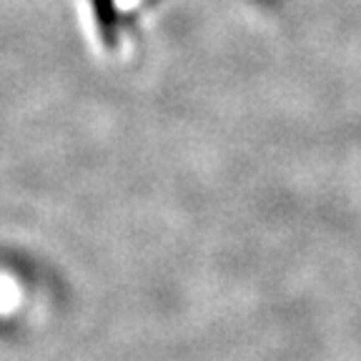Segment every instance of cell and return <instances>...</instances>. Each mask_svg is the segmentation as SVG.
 <instances>
[{"label":"cell","instance_id":"6da1fadb","mask_svg":"<svg viewBox=\"0 0 361 361\" xmlns=\"http://www.w3.org/2000/svg\"><path fill=\"white\" fill-rule=\"evenodd\" d=\"M96 13H98V23L106 30V43L113 45V3L111 0H96Z\"/></svg>","mask_w":361,"mask_h":361}]
</instances>
